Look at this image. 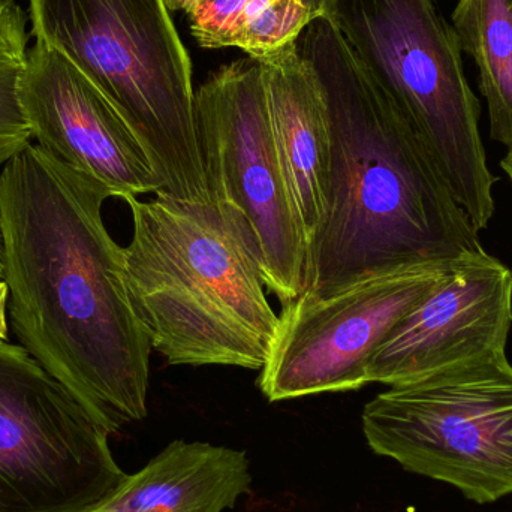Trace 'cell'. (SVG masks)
Here are the masks:
<instances>
[{
  "label": "cell",
  "mask_w": 512,
  "mask_h": 512,
  "mask_svg": "<svg viewBox=\"0 0 512 512\" xmlns=\"http://www.w3.org/2000/svg\"><path fill=\"white\" fill-rule=\"evenodd\" d=\"M110 189L27 144L0 168L8 318L23 346L111 435L147 415L152 345L105 227Z\"/></svg>",
  "instance_id": "cell-1"
},
{
  "label": "cell",
  "mask_w": 512,
  "mask_h": 512,
  "mask_svg": "<svg viewBox=\"0 0 512 512\" xmlns=\"http://www.w3.org/2000/svg\"><path fill=\"white\" fill-rule=\"evenodd\" d=\"M298 48L318 75L333 135L327 216L310 245L301 294L483 251L435 156L333 21L315 18Z\"/></svg>",
  "instance_id": "cell-2"
},
{
  "label": "cell",
  "mask_w": 512,
  "mask_h": 512,
  "mask_svg": "<svg viewBox=\"0 0 512 512\" xmlns=\"http://www.w3.org/2000/svg\"><path fill=\"white\" fill-rule=\"evenodd\" d=\"M123 279L152 349L173 366L261 370L279 327L251 240L227 206L126 197Z\"/></svg>",
  "instance_id": "cell-3"
},
{
  "label": "cell",
  "mask_w": 512,
  "mask_h": 512,
  "mask_svg": "<svg viewBox=\"0 0 512 512\" xmlns=\"http://www.w3.org/2000/svg\"><path fill=\"white\" fill-rule=\"evenodd\" d=\"M36 42L68 57L122 114L162 191L212 200L195 123L188 50L164 0H29Z\"/></svg>",
  "instance_id": "cell-4"
},
{
  "label": "cell",
  "mask_w": 512,
  "mask_h": 512,
  "mask_svg": "<svg viewBox=\"0 0 512 512\" xmlns=\"http://www.w3.org/2000/svg\"><path fill=\"white\" fill-rule=\"evenodd\" d=\"M327 18L411 120L475 230H486L498 179L459 38L438 0H334Z\"/></svg>",
  "instance_id": "cell-5"
},
{
  "label": "cell",
  "mask_w": 512,
  "mask_h": 512,
  "mask_svg": "<svg viewBox=\"0 0 512 512\" xmlns=\"http://www.w3.org/2000/svg\"><path fill=\"white\" fill-rule=\"evenodd\" d=\"M378 456L456 487L468 501L512 495V366L495 355L393 385L364 406Z\"/></svg>",
  "instance_id": "cell-6"
},
{
  "label": "cell",
  "mask_w": 512,
  "mask_h": 512,
  "mask_svg": "<svg viewBox=\"0 0 512 512\" xmlns=\"http://www.w3.org/2000/svg\"><path fill=\"white\" fill-rule=\"evenodd\" d=\"M195 123L210 197L239 216L268 291L282 304L294 300L309 245L277 156L258 60L213 72L195 90Z\"/></svg>",
  "instance_id": "cell-7"
},
{
  "label": "cell",
  "mask_w": 512,
  "mask_h": 512,
  "mask_svg": "<svg viewBox=\"0 0 512 512\" xmlns=\"http://www.w3.org/2000/svg\"><path fill=\"white\" fill-rule=\"evenodd\" d=\"M111 433L23 346L0 340V512H81L126 474Z\"/></svg>",
  "instance_id": "cell-8"
},
{
  "label": "cell",
  "mask_w": 512,
  "mask_h": 512,
  "mask_svg": "<svg viewBox=\"0 0 512 512\" xmlns=\"http://www.w3.org/2000/svg\"><path fill=\"white\" fill-rule=\"evenodd\" d=\"M456 262L402 265L283 304L261 369L262 394L282 402L369 384L367 369L376 349Z\"/></svg>",
  "instance_id": "cell-9"
},
{
  "label": "cell",
  "mask_w": 512,
  "mask_h": 512,
  "mask_svg": "<svg viewBox=\"0 0 512 512\" xmlns=\"http://www.w3.org/2000/svg\"><path fill=\"white\" fill-rule=\"evenodd\" d=\"M18 99L32 143L60 164L92 177L122 200L162 191L140 138L60 51L35 42Z\"/></svg>",
  "instance_id": "cell-10"
},
{
  "label": "cell",
  "mask_w": 512,
  "mask_h": 512,
  "mask_svg": "<svg viewBox=\"0 0 512 512\" xmlns=\"http://www.w3.org/2000/svg\"><path fill=\"white\" fill-rule=\"evenodd\" d=\"M512 325V270L486 251L465 256L381 343L369 384H409L505 354Z\"/></svg>",
  "instance_id": "cell-11"
},
{
  "label": "cell",
  "mask_w": 512,
  "mask_h": 512,
  "mask_svg": "<svg viewBox=\"0 0 512 512\" xmlns=\"http://www.w3.org/2000/svg\"><path fill=\"white\" fill-rule=\"evenodd\" d=\"M258 62L277 156L310 249L330 201L333 135L324 90L298 42Z\"/></svg>",
  "instance_id": "cell-12"
},
{
  "label": "cell",
  "mask_w": 512,
  "mask_h": 512,
  "mask_svg": "<svg viewBox=\"0 0 512 512\" xmlns=\"http://www.w3.org/2000/svg\"><path fill=\"white\" fill-rule=\"evenodd\" d=\"M246 453L174 441L140 472L81 512H224L251 489Z\"/></svg>",
  "instance_id": "cell-13"
},
{
  "label": "cell",
  "mask_w": 512,
  "mask_h": 512,
  "mask_svg": "<svg viewBox=\"0 0 512 512\" xmlns=\"http://www.w3.org/2000/svg\"><path fill=\"white\" fill-rule=\"evenodd\" d=\"M188 17L201 47L239 48L259 60L297 44L318 15L306 0H206Z\"/></svg>",
  "instance_id": "cell-14"
},
{
  "label": "cell",
  "mask_w": 512,
  "mask_h": 512,
  "mask_svg": "<svg viewBox=\"0 0 512 512\" xmlns=\"http://www.w3.org/2000/svg\"><path fill=\"white\" fill-rule=\"evenodd\" d=\"M454 32L480 74L493 140L512 146V0H457Z\"/></svg>",
  "instance_id": "cell-15"
},
{
  "label": "cell",
  "mask_w": 512,
  "mask_h": 512,
  "mask_svg": "<svg viewBox=\"0 0 512 512\" xmlns=\"http://www.w3.org/2000/svg\"><path fill=\"white\" fill-rule=\"evenodd\" d=\"M27 17L15 0H0V168L32 143L18 99L29 54Z\"/></svg>",
  "instance_id": "cell-16"
},
{
  "label": "cell",
  "mask_w": 512,
  "mask_h": 512,
  "mask_svg": "<svg viewBox=\"0 0 512 512\" xmlns=\"http://www.w3.org/2000/svg\"><path fill=\"white\" fill-rule=\"evenodd\" d=\"M8 303V283L0 280V340H9Z\"/></svg>",
  "instance_id": "cell-17"
},
{
  "label": "cell",
  "mask_w": 512,
  "mask_h": 512,
  "mask_svg": "<svg viewBox=\"0 0 512 512\" xmlns=\"http://www.w3.org/2000/svg\"><path fill=\"white\" fill-rule=\"evenodd\" d=\"M171 12L183 11L186 15L194 12L198 6L203 5L206 0H164Z\"/></svg>",
  "instance_id": "cell-18"
},
{
  "label": "cell",
  "mask_w": 512,
  "mask_h": 512,
  "mask_svg": "<svg viewBox=\"0 0 512 512\" xmlns=\"http://www.w3.org/2000/svg\"><path fill=\"white\" fill-rule=\"evenodd\" d=\"M333 2L334 0H306L307 5L318 17H330Z\"/></svg>",
  "instance_id": "cell-19"
},
{
  "label": "cell",
  "mask_w": 512,
  "mask_h": 512,
  "mask_svg": "<svg viewBox=\"0 0 512 512\" xmlns=\"http://www.w3.org/2000/svg\"><path fill=\"white\" fill-rule=\"evenodd\" d=\"M501 168L505 171L508 177H510L512 183V146L508 149L507 155L501 161Z\"/></svg>",
  "instance_id": "cell-20"
},
{
  "label": "cell",
  "mask_w": 512,
  "mask_h": 512,
  "mask_svg": "<svg viewBox=\"0 0 512 512\" xmlns=\"http://www.w3.org/2000/svg\"><path fill=\"white\" fill-rule=\"evenodd\" d=\"M3 279V252H2V236H0V280Z\"/></svg>",
  "instance_id": "cell-21"
}]
</instances>
